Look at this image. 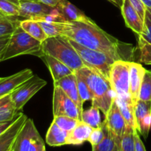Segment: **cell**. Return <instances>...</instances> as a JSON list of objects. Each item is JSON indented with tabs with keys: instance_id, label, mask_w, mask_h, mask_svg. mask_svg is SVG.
Here are the masks:
<instances>
[{
	"instance_id": "6da1fadb",
	"label": "cell",
	"mask_w": 151,
	"mask_h": 151,
	"mask_svg": "<svg viewBox=\"0 0 151 151\" xmlns=\"http://www.w3.org/2000/svg\"><path fill=\"white\" fill-rule=\"evenodd\" d=\"M60 35L91 50L102 52L115 60L131 61L134 47L109 35L90 18L83 21L58 22Z\"/></svg>"
},
{
	"instance_id": "7a4b0ae2",
	"label": "cell",
	"mask_w": 151,
	"mask_h": 151,
	"mask_svg": "<svg viewBox=\"0 0 151 151\" xmlns=\"http://www.w3.org/2000/svg\"><path fill=\"white\" fill-rule=\"evenodd\" d=\"M75 72L89 87L92 94V106L98 108L106 116L116 95L112 90L109 81L97 69L88 66H84Z\"/></svg>"
},
{
	"instance_id": "3957f363",
	"label": "cell",
	"mask_w": 151,
	"mask_h": 151,
	"mask_svg": "<svg viewBox=\"0 0 151 151\" xmlns=\"http://www.w3.org/2000/svg\"><path fill=\"white\" fill-rule=\"evenodd\" d=\"M42 50L44 54L55 58L75 72L85 66L69 38L63 35L47 38L42 42Z\"/></svg>"
},
{
	"instance_id": "277c9868",
	"label": "cell",
	"mask_w": 151,
	"mask_h": 151,
	"mask_svg": "<svg viewBox=\"0 0 151 151\" xmlns=\"http://www.w3.org/2000/svg\"><path fill=\"white\" fill-rule=\"evenodd\" d=\"M22 55H32L41 58L44 53L42 42L29 35L19 25L10 36L3 61Z\"/></svg>"
},
{
	"instance_id": "5b68a950",
	"label": "cell",
	"mask_w": 151,
	"mask_h": 151,
	"mask_svg": "<svg viewBox=\"0 0 151 151\" xmlns=\"http://www.w3.org/2000/svg\"><path fill=\"white\" fill-rule=\"evenodd\" d=\"M69 40L71 44L79 54L84 65L97 69L108 81H109L111 69L116 60L102 52L91 50L81 45L73 40L69 38Z\"/></svg>"
},
{
	"instance_id": "8992f818",
	"label": "cell",
	"mask_w": 151,
	"mask_h": 151,
	"mask_svg": "<svg viewBox=\"0 0 151 151\" xmlns=\"http://www.w3.org/2000/svg\"><path fill=\"white\" fill-rule=\"evenodd\" d=\"M44 145L32 119L27 118L18 134L12 151H38Z\"/></svg>"
},
{
	"instance_id": "52a82bcc",
	"label": "cell",
	"mask_w": 151,
	"mask_h": 151,
	"mask_svg": "<svg viewBox=\"0 0 151 151\" xmlns=\"http://www.w3.org/2000/svg\"><path fill=\"white\" fill-rule=\"evenodd\" d=\"M131 62L116 60L111 69L109 83L116 95H131L130 94V70Z\"/></svg>"
},
{
	"instance_id": "ba28073f",
	"label": "cell",
	"mask_w": 151,
	"mask_h": 151,
	"mask_svg": "<svg viewBox=\"0 0 151 151\" xmlns=\"http://www.w3.org/2000/svg\"><path fill=\"white\" fill-rule=\"evenodd\" d=\"M46 85L47 81L35 75L21 84L10 94L16 111L20 112L25 104Z\"/></svg>"
},
{
	"instance_id": "9c48e42d",
	"label": "cell",
	"mask_w": 151,
	"mask_h": 151,
	"mask_svg": "<svg viewBox=\"0 0 151 151\" xmlns=\"http://www.w3.org/2000/svg\"><path fill=\"white\" fill-rule=\"evenodd\" d=\"M52 112L54 116H66L81 121V115L77 105L58 86H54Z\"/></svg>"
},
{
	"instance_id": "30bf717a",
	"label": "cell",
	"mask_w": 151,
	"mask_h": 151,
	"mask_svg": "<svg viewBox=\"0 0 151 151\" xmlns=\"http://www.w3.org/2000/svg\"><path fill=\"white\" fill-rule=\"evenodd\" d=\"M105 122L121 151V142L126 130L127 125L115 99L107 114L105 116Z\"/></svg>"
},
{
	"instance_id": "8fae6325",
	"label": "cell",
	"mask_w": 151,
	"mask_h": 151,
	"mask_svg": "<svg viewBox=\"0 0 151 151\" xmlns=\"http://www.w3.org/2000/svg\"><path fill=\"white\" fill-rule=\"evenodd\" d=\"M54 9L55 7L38 1L20 0L19 16L24 19L38 20L51 13Z\"/></svg>"
},
{
	"instance_id": "7c38bea8",
	"label": "cell",
	"mask_w": 151,
	"mask_h": 151,
	"mask_svg": "<svg viewBox=\"0 0 151 151\" xmlns=\"http://www.w3.org/2000/svg\"><path fill=\"white\" fill-rule=\"evenodd\" d=\"M135 120L137 131L146 139L151 128V101L137 100L135 104Z\"/></svg>"
},
{
	"instance_id": "4fadbf2b",
	"label": "cell",
	"mask_w": 151,
	"mask_h": 151,
	"mask_svg": "<svg viewBox=\"0 0 151 151\" xmlns=\"http://www.w3.org/2000/svg\"><path fill=\"white\" fill-rule=\"evenodd\" d=\"M33 75L32 70L25 69L10 76L1 78L0 80V98L10 94L21 84L27 81Z\"/></svg>"
},
{
	"instance_id": "5bb4252c",
	"label": "cell",
	"mask_w": 151,
	"mask_h": 151,
	"mask_svg": "<svg viewBox=\"0 0 151 151\" xmlns=\"http://www.w3.org/2000/svg\"><path fill=\"white\" fill-rule=\"evenodd\" d=\"M54 86H58L62 88V90L67 94L68 97L72 99L74 103L77 105L80 114L82 116L83 111V103H82V100L80 97L75 74L73 73L72 75H67L59 81H55L54 82Z\"/></svg>"
},
{
	"instance_id": "9a60e30c",
	"label": "cell",
	"mask_w": 151,
	"mask_h": 151,
	"mask_svg": "<svg viewBox=\"0 0 151 151\" xmlns=\"http://www.w3.org/2000/svg\"><path fill=\"white\" fill-rule=\"evenodd\" d=\"M27 116L21 114L15 122L0 136V151H12L13 143Z\"/></svg>"
},
{
	"instance_id": "2e32d148",
	"label": "cell",
	"mask_w": 151,
	"mask_h": 151,
	"mask_svg": "<svg viewBox=\"0 0 151 151\" xmlns=\"http://www.w3.org/2000/svg\"><path fill=\"white\" fill-rule=\"evenodd\" d=\"M121 11L126 26L137 35H140L144 27V22L131 5L129 0H124Z\"/></svg>"
},
{
	"instance_id": "e0dca14e",
	"label": "cell",
	"mask_w": 151,
	"mask_h": 151,
	"mask_svg": "<svg viewBox=\"0 0 151 151\" xmlns=\"http://www.w3.org/2000/svg\"><path fill=\"white\" fill-rule=\"evenodd\" d=\"M146 69H145L141 63L131 62L130 70V94L133 102L136 104L139 100L141 84Z\"/></svg>"
},
{
	"instance_id": "ac0fdd59",
	"label": "cell",
	"mask_w": 151,
	"mask_h": 151,
	"mask_svg": "<svg viewBox=\"0 0 151 151\" xmlns=\"http://www.w3.org/2000/svg\"><path fill=\"white\" fill-rule=\"evenodd\" d=\"M115 100L125 119L126 125L132 126L137 129L135 120V103L133 102L131 95H116Z\"/></svg>"
},
{
	"instance_id": "d6986e66",
	"label": "cell",
	"mask_w": 151,
	"mask_h": 151,
	"mask_svg": "<svg viewBox=\"0 0 151 151\" xmlns=\"http://www.w3.org/2000/svg\"><path fill=\"white\" fill-rule=\"evenodd\" d=\"M41 58L48 66L54 82L59 81L67 75L75 73V72L72 70L69 66L50 55L44 54Z\"/></svg>"
},
{
	"instance_id": "ffe728a7",
	"label": "cell",
	"mask_w": 151,
	"mask_h": 151,
	"mask_svg": "<svg viewBox=\"0 0 151 151\" xmlns=\"http://www.w3.org/2000/svg\"><path fill=\"white\" fill-rule=\"evenodd\" d=\"M93 128L85 122L80 121L77 126L69 132L67 137V145H79L88 141Z\"/></svg>"
},
{
	"instance_id": "44dd1931",
	"label": "cell",
	"mask_w": 151,
	"mask_h": 151,
	"mask_svg": "<svg viewBox=\"0 0 151 151\" xmlns=\"http://www.w3.org/2000/svg\"><path fill=\"white\" fill-rule=\"evenodd\" d=\"M69 132L60 128L55 122H52L46 135V142L50 146L59 147L67 145Z\"/></svg>"
},
{
	"instance_id": "7402d4cb",
	"label": "cell",
	"mask_w": 151,
	"mask_h": 151,
	"mask_svg": "<svg viewBox=\"0 0 151 151\" xmlns=\"http://www.w3.org/2000/svg\"><path fill=\"white\" fill-rule=\"evenodd\" d=\"M56 7L63 14L66 21H83L88 18L68 0H60Z\"/></svg>"
},
{
	"instance_id": "603a6c76",
	"label": "cell",
	"mask_w": 151,
	"mask_h": 151,
	"mask_svg": "<svg viewBox=\"0 0 151 151\" xmlns=\"http://www.w3.org/2000/svg\"><path fill=\"white\" fill-rule=\"evenodd\" d=\"M18 113L11 98V94L0 98V124L12 121Z\"/></svg>"
},
{
	"instance_id": "cb8c5ba5",
	"label": "cell",
	"mask_w": 151,
	"mask_h": 151,
	"mask_svg": "<svg viewBox=\"0 0 151 151\" xmlns=\"http://www.w3.org/2000/svg\"><path fill=\"white\" fill-rule=\"evenodd\" d=\"M19 26L29 35L41 42H44L48 38L38 21L34 19H24L20 21Z\"/></svg>"
},
{
	"instance_id": "d4e9b609",
	"label": "cell",
	"mask_w": 151,
	"mask_h": 151,
	"mask_svg": "<svg viewBox=\"0 0 151 151\" xmlns=\"http://www.w3.org/2000/svg\"><path fill=\"white\" fill-rule=\"evenodd\" d=\"M102 125L104 130V138L100 144L92 146V151H120L105 120L102 123Z\"/></svg>"
},
{
	"instance_id": "484cf974",
	"label": "cell",
	"mask_w": 151,
	"mask_h": 151,
	"mask_svg": "<svg viewBox=\"0 0 151 151\" xmlns=\"http://www.w3.org/2000/svg\"><path fill=\"white\" fill-rule=\"evenodd\" d=\"M151 44V8L147 7L144 19V27L140 35H139L138 48Z\"/></svg>"
},
{
	"instance_id": "4316f807",
	"label": "cell",
	"mask_w": 151,
	"mask_h": 151,
	"mask_svg": "<svg viewBox=\"0 0 151 151\" xmlns=\"http://www.w3.org/2000/svg\"><path fill=\"white\" fill-rule=\"evenodd\" d=\"M100 109L91 106L89 109L83 111L81 121L91 126L92 128H97L101 126L103 122L100 114Z\"/></svg>"
},
{
	"instance_id": "83f0119b",
	"label": "cell",
	"mask_w": 151,
	"mask_h": 151,
	"mask_svg": "<svg viewBox=\"0 0 151 151\" xmlns=\"http://www.w3.org/2000/svg\"><path fill=\"white\" fill-rule=\"evenodd\" d=\"M20 0H0V14L7 17L19 16Z\"/></svg>"
},
{
	"instance_id": "f1b7e54d",
	"label": "cell",
	"mask_w": 151,
	"mask_h": 151,
	"mask_svg": "<svg viewBox=\"0 0 151 151\" xmlns=\"http://www.w3.org/2000/svg\"><path fill=\"white\" fill-rule=\"evenodd\" d=\"M14 17L0 16V38L12 35L19 25L20 21L13 19Z\"/></svg>"
},
{
	"instance_id": "f546056e",
	"label": "cell",
	"mask_w": 151,
	"mask_h": 151,
	"mask_svg": "<svg viewBox=\"0 0 151 151\" xmlns=\"http://www.w3.org/2000/svg\"><path fill=\"white\" fill-rule=\"evenodd\" d=\"M135 131L137 130L132 126L127 125L126 130L121 142V151H136L134 139Z\"/></svg>"
},
{
	"instance_id": "4dcf8cb0",
	"label": "cell",
	"mask_w": 151,
	"mask_h": 151,
	"mask_svg": "<svg viewBox=\"0 0 151 151\" xmlns=\"http://www.w3.org/2000/svg\"><path fill=\"white\" fill-rule=\"evenodd\" d=\"M139 100L151 101V71L146 69L141 84Z\"/></svg>"
},
{
	"instance_id": "1f68e13d",
	"label": "cell",
	"mask_w": 151,
	"mask_h": 151,
	"mask_svg": "<svg viewBox=\"0 0 151 151\" xmlns=\"http://www.w3.org/2000/svg\"><path fill=\"white\" fill-rule=\"evenodd\" d=\"M53 122H55L63 130L67 131V132H70L77 126L80 120L69 117V116H54Z\"/></svg>"
},
{
	"instance_id": "d6a6232c",
	"label": "cell",
	"mask_w": 151,
	"mask_h": 151,
	"mask_svg": "<svg viewBox=\"0 0 151 151\" xmlns=\"http://www.w3.org/2000/svg\"><path fill=\"white\" fill-rule=\"evenodd\" d=\"M75 74L76 75L78 91H79L80 97L82 100V103H84L88 100H92V94H91L89 87L88 86L86 81L78 74H77L76 72H75Z\"/></svg>"
},
{
	"instance_id": "836d02e7",
	"label": "cell",
	"mask_w": 151,
	"mask_h": 151,
	"mask_svg": "<svg viewBox=\"0 0 151 151\" xmlns=\"http://www.w3.org/2000/svg\"><path fill=\"white\" fill-rule=\"evenodd\" d=\"M38 22L42 27L43 29L47 35L48 38L60 35V28L58 24V22H48L43 20L38 21Z\"/></svg>"
},
{
	"instance_id": "e575fe53",
	"label": "cell",
	"mask_w": 151,
	"mask_h": 151,
	"mask_svg": "<svg viewBox=\"0 0 151 151\" xmlns=\"http://www.w3.org/2000/svg\"><path fill=\"white\" fill-rule=\"evenodd\" d=\"M104 136V130H103V125H101V126L99 127V128H93L88 142H89L91 146L97 145L103 141Z\"/></svg>"
},
{
	"instance_id": "d590c367",
	"label": "cell",
	"mask_w": 151,
	"mask_h": 151,
	"mask_svg": "<svg viewBox=\"0 0 151 151\" xmlns=\"http://www.w3.org/2000/svg\"><path fill=\"white\" fill-rule=\"evenodd\" d=\"M139 50V60L140 63L146 65H151V44L145 46Z\"/></svg>"
},
{
	"instance_id": "8d00e7d4",
	"label": "cell",
	"mask_w": 151,
	"mask_h": 151,
	"mask_svg": "<svg viewBox=\"0 0 151 151\" xmlns=\"http://www.w3.org/2000/svg\"><path fill=\"white\" fill-rule=\"evenodd\" d=\"M129 1L131 2V5L135 9V10L137 12L139 16H140V18L144 22L146 8H147L144 1L142 0H129Z\"/></svg>"
},
{
	"instance_id": "74e56055",
	"label": "cell",
	"mask_w": 151,
	"mask_h": 151,
	"mask_svg": "<svg viewBox=\"0 0 151 151\" xmlns=\"http://www.w3.org/2000/svg\"><path fill=\"white\" fill-rule=\"evenodd\" d=\"M10 36L11 35L0 38V62L3 61V58H4V54H5L6 49L8 45Z\"/></svg>"
},
{
	"instance_id": "f35d334b",
	"label": "cell",
	"mask_w": 151,
	"mask_h": 151,
	"mask_svg": "<svg viewBox=\"0 0 151 151\" xmlns=\"http://www.w3.org/2000/svg\"><path fill=\"white\" fill-rule=\"evenodd\" d=\"M134 139H135L136 151H146L144 144H143L142 141L141 140V138L139 135V132L137 131H135Z\"/></svg>"
},
{
	"instance_id": "ab89813d",
	"label": "cell",
	"mask_w": 151,
	"mask_h": 151,
	"mask_svg": "<svg viewBox=\"0 0 151 151\" xmlns=\"http://www.w3.org/2000/svg\"><path fill=\"white\" fill-rule=\"evenodd\" d=\"M22 112H21V111L19 112V113H18V114L16 115V117H15L14 119H13L12 121H10V122H4V123H1V124H0V136H1V134H2L3 133H4V131H5L6 130H7V128H9V127H10V125H11L12 124H13V122H15V120H16V119H17V118L19 117V116H20L21 114H22Z\"/></svg>"
},
{
	"instance_id": "60d3db41",
	"label": "cell",
	"mask_w": 151,
	"mask_h": 151,
	"mask_svg": "<svg viewBox=\"0 0 151 151\" xmlns=\"http://www.w3.org/2000/svg\"><path fill=\"white\" fill-rule=\"evenodd\" d=\"M38 1L45 4H47L49 6H51V7H57L58 4L60 0H38Z\"/></svg>"
},
{
	"instance_id": "b9f144b4",
	"label": "cell",
	"mask_w": 151,
	"mask_h": 151,
	"mask_svg": "<svg viewBox=\"0 0 151 151\" xmlns=\"http://www.w3.org/2000/svg\"><path fill=\"white\" fill-rule=\"evenodd\" d=\"M115 1H116V7L121 9V7H122V4H123L124 0H115Z\"/></svg>"
},
{
	"instance_id": "7bdbcfd3",
	"label": "cell",
	"mask_w": 151,
	"mask_h": 151,
	"mask_svg": "<svg viewBox=\"0 0 151 151\" xmlns=\"http://www.w3.org/2000/svg\"><path fill=\"white\" fill-rule=\"evenodd\" d=\"M144 1L145 4L146 5V7H150L151 8V0H142Z\"/></svg>"
},
{
	"instance_id": "ee69618b",
	"label": "cell",
	"mask_w": 151,
	"mask_h": 151,
	"mask_svg": "<svg viewBox=\"0 0 151 151\" xmlns=\"http://www.w3.org/2000/svg\"><path fill=\"white\" fill-rule=\"evenodd\" d=\"M38 151H46V147H45V144L43 145L39 149H38Z\"/></svg>"
},
{
	"instance_id": "f6af8a7d",
	"label": "cell",
	"mask_w": 151,
	"mask_h": 151,
	"mask_svg": "<svg viewBox=\"0 0 151 151\" xmlns=\"http://www.w3.org/2000/svg\"><path fill=\"white\" fill-rule=\"evenodd\" d=\"M108 1H109L110 2H111L112 4H114L115 6H116V1H115V0H108Z\"/></svg>"
},
{
	"instance_id": "bcb514c9",
	"label": "cell",
	"mask_w": 151,
	"mask_h": 151,
	"mask_svg": "<svg viewBox=\"0 0 151 151\" xmlns=\"http://www.w3.org/2000/svg\"><path fill=\"white\" fill-rule=\"evenodd\" d=\"M29 1H38V0H29Z\"/></svg>"
},
{
	"instance_id": "7dc6e473",
	"label": "cell",
	"mask_w": 151,
	"mask_h": 151,
	"mask_svg": "<svg viewBox=\"0 0 151 151\" xmlns=\"http://www.w3.org/2000/svg\"><path fill=\"white\" fill-rule=\"evenodd\" d=\"M0 16H1V14H0Z\"/></svg>"
},
{
	"instance_id": "c3c4849f",
	"label": "cell",
	"mask_w": 151,
	"mask_h": 151,
	"mask_svg": "<svg viewBox=\"0 0 151 151\" xmlns=\"http://www.w3.org/2000/svg\"><path fill=\"white\" fill-rule=\"evenodd\" d=\"M1 78H0V80H1Z\"/></svg>"
}]
</instances>
